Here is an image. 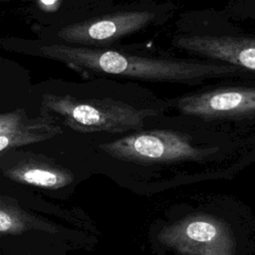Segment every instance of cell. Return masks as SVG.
I'll list each match as a JSON object with an SVG mask.
<instances>
[{
    "label": "cell",
    "instance_id": "1",
    "mask_svg": "<svg viewBox=\"0 0 255 255\" xmlns=\"http://www.w3.org/2000/svg\"><path fill=\"white\" fill-rule=\"evenodd\" d=\"M37 54L61 62L78 73L196 85L209 79L244 77L248 71L224 63L149 58L120 51L53 43L39 46Z\"/></svg>",
    "mask_w": 255,
    "mask_h": 255
},
{
    "label": "cell",
    "instance_id": "2",
    "mask_svg": "<svg viewBox=\"0 0 255 255\" xmlns=\"http://www.w3.org/2000/svg\"><path fill=\"white\" fill-rule=\"evenodd\" d=\"M42 112L55 117L78 132L121 133L136 130L144 121L156 115L151 109L136 108L111 98L81 99L70 95L46 93Z\"/></svg>",
    "mask_w": 255,
    "mask_h": 255
},
{
    "label": "cell",
    "instance_id": "3",
    "mask_svg": "<svg viewBox=\"0 0 255 255\" xmlns=\"http://www.w3.org/2000/svg\"><path fill=\"white\" fill-rule=\"evenodd\" d=\"M99 147L115 158L137 163L199 160L218 149L193 145L188 135L168 129L138 131Z\"/></svg>",
    "mask_w": 255,
    "mask_h": 255
},
{
    "label": "cell",
    "instance_id": "4",
    "mask_svg": "<svg viewBox=\"0 0 255 255\" xmlns=\"http://www.w3.org/2000/svg\"><path fill=\"white\" fill-rule=\"evenodd\" d=\"M157 238L184 255H235V241L228 224L205 213L186 216L164 227Z\"/></svg>",
    "mask_w": 255,
    "mask_h": 255
},
{
    "label": "cell",
    "instance_id": "5",
    "mask_svg": "<svg viewBox=\"0 0 255 255\" xmlns=\"http://www.w3.org/2000/svg\"><path fill=\"white\" fill-rule=\"evenodd\" d=\"M153 18L154 14L149 11L117 12L66 25L57 37L71 45H108L141 30Z\"/></svg>",
    "mask_w": 255,
    "mask_h": 255
},
{
    "label": "cell",
    "instance_id": "6",
    "mask_svg": "<svg viewBox=\"0 0 255 255\" xmlns=\"http://www.w3.org/2000/svg\"><path fill=\"white\" fill-rule=\"evenodd\" d=\"M172 106L181 114L203 120L255 117V88H220L180 97Z\"/></svg>",
    "mask_w": 255,
    "mask_h": 255
},
{
    "label": "cell",
    "instance_id": "7",
    "mask_svg": "<svg viewBox=\"0 0 255 255\" xmlns=\"http://www.w3.org/2000/svg\"><path fill=\"white\" fill-rule=\"evenodd\" d=\"M176 48L188 53L255 72V38L191 35L172 41Z\"/></svg>",
    "mask_w": 255,
    "mask_h": 255
},
{
    "label": "cell",
    "instance_id": "8",
    "mask_svg": "<svg viewBox=\"0 0 255 255\" xmlns=\"http://www.w3.org/2000/svg\"><path fill=\"white\" fill-rule=\"evenodd\" d=\"M8 177L26 184L56 189L71 183L73 174L49 160L39 156H28L6 171Z\"/></svg>",
    "mask_w": 255,
    "mask_h": 255
},
{
    "label": "cell",
    "instance_id": "9",
    "mask_svg": "<svg viewBox=\"0 0 255 255\" xmlns=\"http://www.w3.org/2000/svg\"><path fill=\"white\" fill-rule=\"evenodd\" d=\"M36 117H30L24 108L0 114V134L31 124Z\"/></svg>",
    "mask_w": 255,
    "mask_h": 255
},
{
    "label": "cell",
    "instance_id": "10",
    "mask_svg": "<svg viewBox=\"0 0 255 255\" xmlns=\"http://www.w3.org/2000/svg\"><path fill=\"white\" fill-rule=\"evenodd\" d=\"M25 229V221L15 210L0 205V233H19Z\"/></svg>",
    "mask_w": 255,
    "mask_h": 255
},
{
    "label": "cell",
    "instance_id": "11",
    "mask_svg": "<svg viewBox=\"0 0 255 255\" xmlns=\"http://www.w3.org/2000/svg\"><path fill=\"white\" fill-rule=\"evenodd\" d=\"M58 0H40V2L42 3V4H44V5H53V4H55L56 2H57Z\"/></svg>",
    "mask_w": 255,
    "mask_h": 255
}]
</instances>
